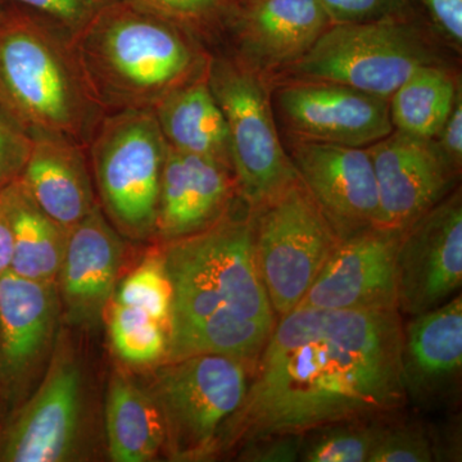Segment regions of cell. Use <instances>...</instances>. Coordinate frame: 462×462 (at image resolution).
<instances>
[{"instance_id": "6da1fadb", "label": "cell", "mask_w": 462, "mask_h": 462, "mask_svg": "<svg viewBox=\"0 0 462 462\" xmlns=\"http://www.w3.org/2000/svg\"><path fill=\"white\" fill-rule=\"evenodd\" d=\"M402 327L397 310L297 307L279 318L221 449L404 406Z\"/></svg>"}, {"instance_id": "7a4b0ae2", "label": "cell", "mask_w": 462, "mask_h": 462, "mask_svg": "<svg viewBox=\"0 0 462 462\" xmlns=\"http://www.w3.org/2000/svg\"><path fill=\"white\" fill-rule=\"evenodd\" d=\"M161 254L172 291L163 363L226 355L256 364L276 315L254 260L249 211H229L200 233L165 243Z\"/></svg>"}, {"instance_id": "3957f363", "label": "cell", "mask_w": 462, "mask_h": 462, "mask_svg": "<svg viewBox=\"0 0 462 462\" xmlns=\"http://www.w3.org/2000/svg\"><path fill=\"white\" fill-rule=\"evenodd\" d=\"M194 33L156 14L115 0L72 45L106 114L153 109L167 94L205 74L209 58Z\"/></svg>"}, {"instance_id": "277c9868", "label": "cell", "mask_w": 462, "mask_h": 462, "mask_svg": "<svg viewBox=\"0 0 462 462\" xmlns=\"http://www.w3.org/2000/svg\"><path fill=\"white\" fill-rule=\"evenodd\" d=\"M0 107L27 132H51L88 147L106 112L74 45L25 12L0 20Z\"/></svg>"}, {"instance_id": "5b68a950", "label": "cell", "mask_w": 462, "mask_h": 462, "mask_svg": "<svg viewBox=\"0 0 462 462\" xmlns=\"http://www.w3.org/2000/svg\"><path fill=\"white\" fill-rule=\"evenodd\" d=\"M97 199L121 236H154L167 144L153 109L106 114L87 147Z\"/></svg>"}, {"instance_id": "8992f818", "label": "cell", "mask_w": 462, "mask_h": 462, "mask_svg": "<svg viewBox=\"0 0 462 462\" xmlns=\"http://www.w3.org/2000/svg\"><path fill=\"white\" fill-rule=\"evenodd\" d=\"M254 366L226 355L161 363L148 392L162 415L172 460H205L221 451L225 430L247 396Z\"/></svg>"}, {"instance_id": "52a82bcc", "label": "cell", "mask_w": 462, "mask_h": 462, "mask_svg": "<svg viewBox=\"0 0 462 462\" xmlns=\"http://www.w3.org/2000/svg\"><path fill=\"white\" fill-rule=\"evenodd\" d=\"M207 81L229 133L236 191L248 209H256L298 179L282 147L266 85L257 69L229 58H209Z\"/></svg>"}, {"instance_id": "ba28073f", "label": "cell", "mask_w": 462, "mask_h": 462, "mask_svg": "<svg viewBox=\"0 0 462 462\" xmlns=\"http://www.w3.org/2000/svg\"><path fill=\"white\" fill-rule=\"evenodd\" d=\"M407 16L333 23L289 66L293 80L327 81L389 99L433 57Z\"/></svg>"}, {"instance_id": "9c48e42d", "label": "cell", "mask_w": 462, "mask_h": 462, "mask_svg": "<svg viewBox=\"0 0 462 462\" xmlns=\"http://www.w3.org/2000/svg\"><path fill=\"white\" fill-rule=\"evenodd\" d=\"M249 214L258 273L282 318L300 305L339 238L300 178Z\"/></svg>"}, {"instance_id": "30bf717a", "label": "cell", "mask_w": 462, "mask_h": 462, "mask_svg": "<svg viewBox=\"0 0 462 462\" xmlns=\"http://www.w3.org/2000/svg\"><path fill=\"white\" fill-rule=\"evenodd\" d=\"M32 397L0 421V462L75 460L84 412V375L72 346L60 340Z\"/></svg>"}, {"instance_id": "8fae6325", "label": "cell", "mask_w": 462, "mask_h": 462, "mask_svg": "<svg viewBox=\"0 0 462 462\" xmlns=\"http://www.w3.org/2000/svg\"><path fill=\"white\" fill-rule=\"evenodd\" d=\"M462 284L461 191L402 231L396 258L397 310L418 316L445 305Z\"/></svg>"}, {"instance_id": "7c38bea8", "label": "cell", "mask_w": 462, "mask_h": 462, "mask_svg": "<svg viewBox=\"0 0 462 462\" xmlns=\"http://www.w3.org/2000/svg\"><path fill=\"white\" fill-rule=\"evenodd\" d=\"M275 105L291 141L366 148L394 130L389 99L345 85L291 80Z\"/></svg>"}, {"instance_id": "4fadbf2b", "label": "cell", "mask_w": 462, "mask_h": 462, "mask_svg": "<svg viewBox=\"0 0 462 462\" xmlns=\"http://www.w3.org/2000/svg\"><path fill=\"white\" fill-rule=\"evenodd\" d=\"M60 311L56 281H32L12 272L0 276V412L5 416L23 402L54 345Z\"/></svg>"}, {"instance_id": "5bb4252c", "label": "cell", "mask_w": 462, "mask_h": 462, "mask_svg": "<svg viewBox=\"0 0 462 462\" xmlns=\"http://www.w3.org/2000/svg\"><path fill=\"white\" fill-rule=\"evenodd\" d=\"M402 231L373 226L339 239L298 307L397 310L396 258Z\"/></svg>"}, {"instance_id": "9a60e30c", "label": "cell", "mask_w": 462, "mask_h": 462, "mask_svg": "<svg viewBox=\"0 0 462 462\" xmlns=\"http://www.w3.org/2000/svg\"><path fill=\"white\" fill-rule=\"evenodd\" d=\"M288 154L339 239L376 226L378 190L367 147L291 141Z\"/></svg>"}, {"instance_id": "2e32d148", "label": "cell", "mask_w": 462, "mask_h": 462, "mask_svg": "<svg viewBox=\"0 0 462 462\" xmlns=\"http://www.w3.org/2000/svg\"><path fill=\"white\" fill-rule=\"evenodd\" d=\"M378 190L376 226L404 230L447 197L456 172L437 143L393 130L367 147Z\"/></svg>"}, {"instance_id": "e0dca14e", "label": "cell", "mask_w": 462, "mask_h": 462, "mask_svg": "<svg viewBox=\"0 0 462 462\" xmlns=\"http://www.w3.org/2000/svg\"><path fill=\"white\" fill-rule=\"evenodd\" d=\"M124 252L121 234L99 203L67 230L56 282L60 307L71 324L83 328L99 324L114 297Z\"/></svg>"}, {"instance_id": "ac0fdd59", "label": "cell", "mask_w": 462, "mask_h": 462, "mask_svg": "<svg viewBox=\"0 0 462 462\" xmlns=\"http://www.w3.org/2000/svg\"><path fill=\"white\" fill-rule=\"evenodd\" d=\"M236 191V179L227 167L169 147L154 236L169 243L206 230L230 211Z\"/></svg>"}, {"instance_id": "d6986e66", "label": "cell", "mask_w": 462, "mask_h": 462, "mask_svg": "<svg viewBox=\"0 0 462 462\" xmlns=\"http://www.w3.org/2000/svg\"><path fill=\"white\" fill-rule=\"evenodd\" d=\"M401 365L407 398L415 402L437 406L456 393L462 369L461 294L402 327Z\"/></svg>"}, {"instance_id": "ffe728a7", "label": "cell", "mask_w": 462, "mask_h": 462, "mask_svg": "<svg viewBox=\"0 0 462 462\" xmlns=\"http://www.w3.org/2000/svg\"><path fill=\"white\" fill-rule=\"evenodd\" d=\"M30 134L32 147L21 180L42 211L69 230L98 205L87 147L62 134Z\"/></svg>"}, {"instance_id": "44dd1931", "label": "cell", "mask_w": 462, "mask_h": 462, "mask_svg": "<svg viewBox=\"0 0 462 462\" xmlns=\"http://www.w3.org/2000/svg\"><path fill=\"white\" fill-rule=\"evenodd\" d=\"M252 67H288L333 25L320 0H254L229 7Z\"/></svg>"}, {"instance_id": "7402d4cb", "label": "cell", "mask_w": 462, "mask_h": 462, "mask_svg": "<svg viewBox=\"0 0 462 462\" xmlns=\"http://www.w3.org/2000/svg\"><path fill=\"white\" fill-rule=\"evenodd\" d=\"M153 112L169 147L209 158L233 171L229 133L207 71L167 94Z\"/></svg>"}, {"instance_id": "603a6c76", "label": "cell", "mask_w": 462, "mask_h": 462, "mask_svg": "<svg viewBox=\"0 0 462 462\" xmlns=\"http://www.w3.org/2000/svg\"><path fill=\"white\" fill-rule=\"evenodd\" d=\"M14 239L11 272L32 281H57L67 230L50 217L17 179L0 191Z\"/></svg>"}, {"instance_id": "cb8c5ba5", "label": "cell", "mask_w": 462, "mask_h": 462, "mask_svg": "<svg viewBox=\"0 0 462 462\" xmlns=\"http://www.w3.org/2000/svg\"><path fill=\"white\" fill-rule=\"evenodd\" d=\"M106 431L115 462L152 461L165 448V424L153 397L121 374L109 383Z\"/></svg>"}, {"instance_id": "d4e9b609", "label": "cell", "mask_w": 462, "mask_h": 462, "mask_svg": "<svg viewBox=\"0 0 462 462\" xmlns=\"http://www.w3.org/2000/svg\"><path fill=\"white\" fill-rule=\"evenodd\" d=\"M457 98L456 84L445 69L431 63L415 72L389 98L394 130L433 141Z\"/></svg>"}, {"instance_id": "484cf974", "label": "cell", "mask_w": 462, "mask_h": 462, "mask_svg": "<svg viewBox=\"0 0 462 462\" xmlns=\"http://www.w3.org/2000/svg\"><path fill=\"white\" fill-rule=\"evenodd\" d=\"M109 337L116 354L125 363H163L169 331L156 319L135 307L115 303L109 316Z\"/></svg>"}, {"instance_id": "4316f807", "label": "cell", "mask_w": 462, "mask_h": 462, "mask_svg": "<svg viewBox=\"0 0 462 462\" xmlns=\"http://www.w3.org/2000/svg\"><path fill=\"white\" fill-rule=\"evenodd\" d=\"M378 424L367 419L334 422L303 436L300 460L306 462H365L369 460Z\"/></svg>"}, {"instance_id": "83f0119b", "label": "cell", "mask_w": 462, "mask_h": 462, "mask_svg": "<svg viewBox=\"0 0 462 462\" xmlns=\"http://www.w3.org/2000/svg\"><path fill=\"white\" fill-rule=\"evenodd\" d=\"M116 293V303L147 312L169 331L172 291L161 252L145 258Z\"/></svg>"}, {"instance_id": "f1b7e54d", "label": "cell", "mask_w": 462, "mask_h": 462, "mask_svg": "<svg viewBox=\"0 0 462 462\" xmlns=\"http://www.w3.org/2000/svg\"><path fill=\"white\" fill-rule=\"evenodd\" d=\"M115 0H5L9 7L20 9L50 27L69 42L99 16Z\"/></svg>"}, {"instance_id": "f546056e", "label": "cell", "mask_w": 462, "mask_h": 462, "mask_svg": "<svg viewBox=\"0 0 462 462\" xmlns=\"http://www.w3.org/2000/svg\"><path fill=\"white\" fill-rule=\"evenodd\" d=\"M436 460L433 443L418 427L378 425L367 462H430Z\"/></svg>"}, {"instance_id": "4dcf8cb0", "label": "cell", "mask_w": 462, "mask_h": 462, "mask_svg": "<svg viewBox=\"0 0 462 462\" xmlns=\"http://www.w3.org/2000/svg\"><path fill=\"white\" fill-rule=\"evenodd\" d=\"M184 27L191 33L206 32L227 14L220 0H124Z\"/></svg>"}, {"instance_id": "1f68e13d", "label": "cell", "mask_w": 462, "mask_h": 462, "mask_svg": "<svg viewBox=\"0 0 462 462\" xmlns=\"http://www.w3.org/2000/svg\"><path fill=\"white\" fill-rule=\"evenodd\" d=\"M32 147V134L0 107V191L21 178Z\"/></svg>"}, {"instance_id": "d6a6232c", "label": "cell", "mask_w": 462, "mask_h": 462, "mask_svg": "<svg viewBox=\"0 0 462 462\" xmlns=\"http://www.w3.org/2000/svg\"><path fill=\"white\" fill-rule=\"evenodd\" d=\"M331 23L407 16L411 0H320Z\"/></svg>"}, {"instance_id": "836d02e7", "label": "cell", "mask_w": 462, "mask_h": 462, "mask_svg": "<svg viewBox=\"0 0 462 462\" xmlns=\"http://www.w3.org/2000/svg\"><path fill=\"white\" fill-rule=\"evenodd\" d=\"M303 436L287 434L251 440L240 451L239 460L254 462H291L300 460Z\"/></svg>"}, {"instance_id": "e575fe53", "label": "cell", "mask_w": 462, "mask_h": 462, "mask_svg": "<svg viewBox=\"0 0 462 462\" xmlns=\"http://www.w3.org/2000/svg\"><path fill=\"white\" fill-rule=\"evenodd\" d=\"M438 148L456 171L460 170L462 161V102L460 94L455 100L454 107L442 130L438 134Z\"/></svg>"}, {"instance_id": "d590c367", "label": "cell", "mask_w": 462, "mask_h": 462, "mask_svg": "<svg viewBox=\"0 0 462 462\" xmlns=\"http://www.w3.org/2000/svg\"><path fill=\"white\" fill-rule=\"evenodd\" d=\"M431 20L457 44L462 42V0H420Z\"/></svg>"}, {"instance_id": "8d00e7d4", "label": "cell", "mask_w": 462, "mask_h": 462, "mask_svg": "<svg viewBox=\"0 0 462 462\" xmlns=\"http://www.w3.org/2000/svg\"><path fill=\"white\" fill-rule=\"evenodd\" d=\"M14 260V239L7 216L0 206V276L11 272Z\"/></svg>"}, {"instance_id": "74e56055", "label": "cell", "mask_w": 462, "mask_h": 462, "mask_svg": "<svg viewBox=\"0 0 462 462\" xmlns=\"http://www.w3.org/2000/svg\"><path fill=\"white\" fill-rule=\"evenodd\" d=\"M251 2H254V0H230L229 7H236V5H247V3Z\"/></svg>"}, {"instance_id": "f35d334b", "label": "cell", "mask_w": 462, "mask_h": 462, "mask_svg": "<svg viewBox=\"0 0 462 462\" xmlns=\"http://www.w3.org/2000/svg\"><path fill=\"white\" fill-rule=\"evenodd\" d=\"M7 3L5 0H0V20H2L3 16H5V11H7Z\"/></svg>"}, {"instance_id": "ab89813d", "label": "cell", "mask_w": 462, "mask_h": 462, "mask_svg": "<svg viewBox=\"0 0 462 462\" xmlns=\"http://www.w3.org/2000/svg\"><path fill=\"white\" fill-rule=\"evenodd\" d=\"M221 3L225 5V7H229L230 0H220Z\"/></svg>"}]
</instances>
